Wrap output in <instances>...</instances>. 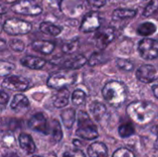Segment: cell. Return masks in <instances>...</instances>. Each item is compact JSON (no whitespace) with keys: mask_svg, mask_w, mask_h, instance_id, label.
Returning <instances> with one entry per match:
<instances>
[{"mask_svg":"<svg viewBox=\"0 0 158 157\" xmlns=\"http://www.w3.org/2000/svg\"><path fill=\"white\" fill-rule=\"evenodd\" d=\"M129 117L138 124L144 125L150 123L156 115V107L149 102L137 101L130 104L127 107Z\"/></svg>","mask_w":158,"mask_h":157,"instance_id":"1","label":"cell"},{"mask_svg":"<svg viewBox=\"0 0 158 157\" xmlns=\"http://www.w3.org/2000/svg\"><path fill=\"white\" fill-rule=\"evenodd\" d=\"M102 93L105 100L113 106L121 105L125 102L127 96L125 86L117 81L107 82L104 86Z\"/></svg>","mask_w":158,"mask_h":157,"instance_id":"2","label":"cell"},{"mask_svg":"<svg viewBox=\"0 0 158 157\" xmlns=\"http://www.w3.org/2000/svg\"><path fill=\"white\" fill-rule=\"evenodd\" d=\"M76 134L84 140H94L99 136L96 126L93 123L89 115L84 111L79 113Z\"/></svg>","mask_w":158,"mask_h":157,"instance_id":"3","label":"cell"},{"mask_svg":"<svg viewBox=\"0 0 158 157\" xmlns=\"http://www.w3.org/2000/svg\"><path fill=\"white\" fill-rule=\"evenodd\" d=\"M3 29L9 35H23L31 31V24L19 19H8L5 21Z\"/></svg>","mask_w":158,"mask_h":157,"instance_id":"4","label":"cell"},{"mask_svg":"<svg viewBox=\"0 0 158 157\" xmlns=\"http://www.w3.org/2000/svg\"><path fill=\"white\" fill-rule=\"evenodd\" d=\"M74 81H75L74 74L69 71H58L49 76L47 80V85L50 88L60 90L62 88H65L66 86L72 84Z\"/></svg>","mask_w":158,"mask_h":157,"instance_id":"5","label":"cell"},{"mask_svg":"<svg viewBox=\"0 0 158 157\" xmlns=\"http://www.w3.org/2000/svg\"><path fill=\"white\" fill-rule=\"evenodd\" d=\"M138 50L141 56L146 60H153L158 57V41L144 38L138 45Z\"/></svg>","mask_w":158,"mask_h":157,"instance_id":"6","label":"cell"},{"mask_svg":"<svg viewBox=\"0 0 158 157\" xmlns=\"http://www.w3.org/2000/svg\"><path fill=\"white\" fill-rule=\"evenodd\" d=\"M1 87L3 89L16 91V92H23L26 91L29 87V81L21 76H8L6 77L3 82L1 83Z\"/></svg>","mask_w":158,"mask_h":157,"instance_id":"7","label":"cell"},{"mask_svg":"<svg viewBox=\"0 0 158 157\" xmlns=\"http://www.w3.org/2000/svg\"><path fill=\"white\" fill-rule=\"evenodd\" d=\"M12 10L20 15L27 16H37L42 13V8L35 3L30 0H21L12 6Z\"/></svg>","mask_w":158,"mask_h":157,"instance_id":"8","label":"cell"},{"mask_svg":"<svg viewBox=\"0 0 158 157\" xmlns=\"http://www.w3.org/2000/svg\"><path fill=\"white\" fill-rule=\"evenodd\" d=\"M100 24H101V19H100L99 13L95 11H92L84 16L80 30L82 32H92L97 31L100 27Z\"/></svg>","mask_w":158,"mask_h":157,"instance_id":"9","label":"cell"},{"mask_svg":"<svg viewBox=\"0 0 158 157\" xmlns=\"http://www.w3.org/2000/svg\"><path fill=\"white\" fill-rule=\"evenodd\" d=\"M59 59L62 61L56 62L55 64L60 66L62 68H68V69L81 68L88 62L87 58L82 55H75V56H71L66 58L59 57Z\"/></svg>","mask_w":158,"mask_h":157,"instance_id":"10","label":"cell"},{"mask_svg":"<svg viewBox=\"0 0 158 157\" xmlns=\"http://www.w3.org/2000/svg\"><path fill=\"white\" fill-rule=\"evenodd\" d=\"M136 78L143 83H151L158 78L157 69L152 65H143L137 69Z\"/></svg>","mask_w":158,"mask_h":157,"instance_id":"11","label":"cell"},{"mask_svg":"<svg viewBox=\"0 0 158 157\" xmlns=\"http://www.w3.org/2000/svg\"><path fill=\"white\" fill-rule=\"evenodd\" d=\"M115 38V29L111 27L104 28L96 32L94 35V41L96 43V46L103 50L105 49Z\"/></svg>","mask_w":158,"mask_h":157,"instance_id":"12","label":"cell"},{"mask_svg":"<svg viewBox=\"0 0 158 157\" xmlns=\"http://www.w3.org/2000/svg\"><path fill=\"white\" fill-rule=\"evenodd\" d=\"M28 125H29V128L34 131H38L43 134L49 133V127H48L46 118L42 113H37L33 115L30 118Z\"/></svg>","mask_w":158,"mask_h":157,"instance_id":"13","label":"cell"},{"mask_svg":"<svg viewBox=\"0 0 158 157\" xmlns=\"http://www.w3.org/2000/svg\"><path fill=\"white\" fill-rule=\"evenodd\" d=\"M20 63L22 66L31 68V69H41L46 64V61L41 57L33 56H26L21 58Z\"/></svg>","mask_w":158,"mask_h":157,"instance_id":"14","label":"cell"},{"mask_svg":"<svg viewBox=\"0 0 158 157\" xmlns=\"http://www.w3.org/2000/svg\"><path fill=\"white\" fill-rule=\"evenodd\" d=\"M88 155L90 157H107L108 150L105 143L95 142L88 147Z\"/></svg>","mask_w":158,"mask_h":157,"instance_id":"15","label":"cell"},{"mask_svg":"<svg viewBox=\"0 0 158 157\" xmlns=\"http://www.w3.org/2000/svg\"><path fill=\"white\" fill-rule=\"evenodd\" d=\"M55 43L49 41H34L31 43V48L43 55H50L55 50Z\"/></svg>","mask_w":158,"mask_h":157,"instance_id":"16","label":"cell"},{"mask_svg":"<svg viewBox=\"0 0 158 157\" xmlns=\"http://www.w3.org/2000/svg\"><path fill=\"white\" fill-rule=\"evenodd\" d=\"M69 100V91L65 87L60 89L55 95L53 104L56 108H63L68 105Z\"/></svg>","mask_w":158,"mask_h":157,"instance_id":"17","label":"cell"},{"mask_svg":"<svg viewBox=\"0 0 158 157\" xmlns=\"http://www.w3.org/2000/svg\"><path fill=\"white\" fill-rule=\"evenodd\" d=\"M19 142L20 148L23 149L27 154H32L35 152L36 147L31 137L26 133H21L19 137Z\"/></svg>","mask_w":158,"mask_h":157,"instance_id":"18","label":"cell"},{"mask_svg":"<svg viewBox=\"0 0 158 157\" xmlns=\"http://www.w3.org/2000/svg\"><path fill=\"white\" fill-rule=\"evenodd\" d=\"M30 105V102L28 100V98L23 95V94H16L13 97V100L10 104V106L13 110L15 111H20L23 110L27 107H29Z\"/></svg>","mask_w":158,"mask_h":157,"instance_id":"19","label":"cell"},{"mask_svg":"<svg viewBox=\"0 0 158 157\" xmlns=\"http://www.w3.org/2000/svg\"><path fill=\"white\" fill-rule=\"evenodd\" d=\"M40 31L42 32L51 35V36H57L61 33L62 28L59 26H56L51 22L44 21L40 24Z\"/></svg>","mask_w":158,"mask_h":157,"instance_id":"20","label":"cell"},{"mask_svg":"<svg viewBox=\"0 0 158 157\" xmlns=\"http://www.w3.org/2000/svg\"><path fill=\"white\" fill-rule=\"evenodd\" d=\"M90 110H91L92 115L94 116V118L97 121H100L106 113V105L104 104L100 103V102H97V101L92 103V105L90 106Z\"/></svg>","mask_w":158,"mask_h":157,"instance_id":"21","label":"cell"},{"mask_svg":"<svg viewBox=\"0 0 158 157\" xmlns=\"http://www.w3.org/2000/svg\"><path fill=\"white\" fill-rule=\"evenodd\" d=\"M76 118V112L73 108H68L61 112V119L66 128L71 129Z\"/></svg>","mask_w":158,"mask_h":157,"instance_id":"22","label":"cell"},{"mask_svg":"<svg viewBox=\"0 0 158 157\" xmlns=\"http://www.w3.org/2000/svg\"><path fill=\"white\" fill-rule=\"evenodd\" d=\"M137 11L135 9H129V8H117L113 11V19H125L135 17Z\"/></svg>","mask_w":158,"mask_h":157,"instance_id":"23","label":"cell"},{"mask_svg":"<svg viewBox=\"0 0 158 157\" xmlns=\"http://www.w3.org/2000/svg\"><path fill=\"white\" fill-rule=\"evenodd\" d=\"M156 31V26L150 21L147 22H143L142 24H140L137 28V32L138 34H140L141 36H150L152 34H154Z\"/></svg>","mask_w":158,"mask_h":157,"instance_id":"24","label":"cell"},{"mask_svg":"<svg viewBox=\"0 0 158 157\" xmlns=\"http://www.w3.org/2000/svg\"><path fill=\"white\" fill-rule=\"evenodd\" d=\"M134 133H135L134 126L130 122L123 123L118 128V134L121 138H129Z\"/></svg>","mask_w":158,"mask_h":157,"instance_id":"25","label":"cell"},{"mask_svg":"<svg viewBox=\"0 0 158 157\" xmlns=\"http://www.w3.org/2000/svg\"><path fill=\"white\" fill-rule=\"evenodd\" d=\"M51 130H52V137L53 140L56 143L60 142L63 137V132L61 130V126L56 119H53L51 122Z\"/></svg>","mask_w":158,"mask_h":157,"instance_id":"26","label":"cell"},{"mask_svg":"<svg viewBox=\"0 0 158 157\" xmlns=\"http://www.w3.org/2000/svg\"><path fill=\"white\" fill-rule=\"evenodd\" d=\"M107 61V57L102 52H94L89 58L88 63L90 66H97Z\"/></svg>","mask_w":158,"mask_h":157,"instance_id":"27","label":"cell"},{"mask_svg":"<svg viewBox=\"0 0 158 157\" xmlns=\"http://www.w3.org/2000/svg\"><path fill=\"white\" fill-rule=\"evenodd\" d=\"M15 68L16 67L13 63L5 60H0V77L9 75L15 69Z\"/></svg>","mask_w":158,"mask_h":157,"instance_id":"28","label":"cell"},{"mask_svg":"<svg viewBox=\"0 0 158 157\" xmlns=\"http://www.w3.org/2000/svg\"><path fill=\"white\" fill-rule=\"evenodd\" d=\"M86 100V93L82 90H75L72 93V103L73 105L79 106L84 104Z\"/></svg>","mask_w":158,"mask_h":157,"instance_id":"29","label":"cell"},{"mask_svg":"<svg viewBox=\"0 0 158 157\" xmlns=\"http://www.w3.org/2000/svg\"><path fill=\"white\" fill-rule=\"evenodd\" d=\"M78 46H79V40L76 39V40H73V41L64 43L62 46V51L65 54H72L77 50Z\"/></svg>","mask_w":158,"mask_h":157,"instance_id":"30","label":"cell"},{"mask_svg":"<svg viewBox=\"0 0 158 157\" xmlns=\"http://www.w3.org/2000/svg\"><path fill=\"white\" fill-rule=\"evenodd\" d=\"M117 66L124 71H131L134 68L132 62L131 60L125 59V58H118L117 59Z\"/></svg>","mask_w":158,"mask_h":157,"instance_id":"31","label":"cell"},{"mask_svg":"<svg viewBox=\"0 0 158 157\" xmlns=\"http://www.w3.org/2000/svg\"><path fill=\"white\" fill-rule=\"evenodd\" d=\"M158 7V0H151L147 6H145L144 10H143V16L144 17H150L152 16V14L156 11V9Z\"/></svg>","mask_w":158,"mask_h":157,"instance_id":"32","label":"cell"},{"mask_svg":"<svg viewBox=\"0 0 158 157\" xmlns=\"http://www.w3.org/2000/svg\"><path fill=\"white\" fill-rule=\"evenodd\" d=\"M112 157H135V155L130 149L121 147L114 152Z\"/></svg>","mask_w":158,"mask_h":157,"instance_id":"33","label":"cell"},{"mask_svg":"<svg viewBox=\"0 0 158 157\" xmlns=\"http://www.w3.org/2000/svg\"><path fill=\"white\" fill-rule=\"evenodd\" d=\"M9 46L10 48L15 51V52H22L24 51L25 49V44L22 41L20 40H18V39H15V40H12L9 43Z\"/></svg>","mask_w":158,"mask_h":157,"instance_id":"34","label":"cell"},{"mask_svg":"<svg viewBox=\"0 0 158 157\" xmlns=\"http://www.w3.org/2000/svg\"><path fill=\"white\" fill-rule=\"evenodd\" d=\"M63 157H85V155L82 153V151L79 149H75V150H71V151H68L64 153Z\"/></svg>","mask_w":158,"mask_h":157,"instance_id":"35","label":"cell"},{"mask_svg":"<svg viewBox=\"0 0 158 157\" xmlns=\"http://www.w3.org/2000/svg\"><path fill=\"white\" fill-rule=\"evenodd\" d=\"M88 4L93 6V7H95V8H100L102 7L103 6L106 5V0H87Z\"/></svg>","mask_w":158,"mask_h":157,"instance_id":"36","label":"cell"},{"mask_svg":"<svg viewBox=\"0 0 158 157\" xmlns=\"http://www.w3.org/2000/svg\"><path fill=\"white\" fill-rule=\"evenodd\" d=\"M9 100V96L8 94L5 92V91H0V105H5L7 104Z\"/></svg>","mask_w":158,"mask_h":157,"instance_id":"37","label":"cell"},{"mask_svg":"<svg viewBox=\"0 0 158 157\" xmlns=\"http://www.w3.org/2000/svg\"><path fill=\"white\" fill-rule=\"evenodd\" d=\"M14 138L12 137V136H6L5 138H4V143H5V144H6V146H12L13 144H14Z\"/></svg>","mask_w":158,"mask_h":157,"instance_id":"38","label":"cell"},{"mask_svg":"<svg viewBox=\"0 0 158 157\" xmlns=\"http://www.w3.org/2000/svg\"><path fill=\"white\" fill-rule=\"evenodd\" d=\"M2 157H19L16 153H13V152H7V153H5Z\"/></svg>","mask_w":158,"mask_h":157,"instance_id":"39","label":"cell"},{"mask_svg":"<svg viewBox=\"0 0 158 157\" xmlns=\"http://www.w3.org/2000/svg\"><path fill=\"white\" fill-rule=\"evenodd\" d=\"M152 91H153V93H154V95L158 99V84L154 85V86L152 87Z\"/></svg>","mask_w":158,"mask_h":157,"instance_id":"40","label":"cell"},{"mask_svg":"<svg viewBox=\"0 0 158 157\" xmlns=\"http://www.w3.org/2000/svg\"><path fill=\"white\" fill-rule=\"evenodd\" d=\"M7 12V8L3 6V5H0V15H3V14H6Z\"/></svg>","mask_w":158,"mask_h":157,"instance_id":"41","label":"cell"},{"mask_svg":"<svg viewBox=\"0 0 158 157\" xmlns=\"http://www.w3.org/2000/svg\"><path fill=\"white\" fill-rule=\"evenodd\" d=\"M6 48V43L4 40L0 39V50H4Z\"/></svg>","mask_w":158,"mask_h":157,"instance_id":"42","label":"cell"},{"mask_svg":"<svg viewBox=\"0 0 158 157\" xmlns=\"http://www.w3.org/2000/svg\"><path fill=\"white\" fill-rule=\"evenodd\" d=\"M152 16H153V17H154V18H155V19H156L158 21V7L156 9V11L152 14Z\"/></svg>","mask_w":158,"mask_h":157,"instance_id":"43","label":"cell"},{"mask_svg":"<svg viewBox=\"0 0 158 157\" xmlns=\"http://www.w3.org/2000/svg\"><path fill=\"white\" fill-rule=\"evenodd\" d=\"M73 143H74V144H78L77 146H81V143L79 141H77V140H74V141H73Z\"/></svg>","mask_w":158,"mask_h":157,"instance_id":"44","label":"cell"},{"mask_svg":"<svg viewBox=\"0 0 158 157\" xmlns=\"http://www.w3.org/2000/svg\"><path fill=\"white\" fill-rule=\"evenodd\" d=\"M4 2H6V3H8V4H10V3H15L17 0H3Z\"/></svg>","mask_w":158,"mask_h":157,"instance_id":"45","label":"cell"},{"mask_svg":"<svg viewBox=\"0 0 158 157\" xmlns=\"http://www.w3.org/2000/svg\"><path fill=\"white\" fill-rule=\"evenodd\" d=\"M155 146H156V148H157L158 149V135L156 140V143H155Z\"/></svg>","mask_w":158,"mask_h":157,"instance_id":"46","label":"cell"},{"mask_svg":"<svg viewBox=\"0 0 158 157\" xmlns=\"http://www.w3.org/2000/svg\"><path fill=\"white\" fill-rule=\"evenodd\" d=\"M2 28H3V27H2V26H1V24H0V32L2 31Z\"/></svg>","mask_w":158,"mask_h":157,"instance_id":"47","label":"cell"},{"mask_svg":"<svg viewBox=\"0 0 158 157\" xmlns=\"http://www.w3.org/2000/svg\"><path fill=\"white\" fill-rule=\"evenodd\" d=\"M32 157H42V156H39V155H34V156Z\"/></svg>","mask_w":158,"mask_h":157,"instance_id":"48","label":"cell"}]
</instances>
